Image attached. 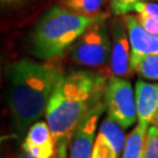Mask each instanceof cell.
<instances>
[{
  "instance_id": "cell-13",
  "label": "cell",
  "mask_w": 158,
  "mask_h": 158,
  "mask_svg": "<svg viewBox=\"0 0 158 158\" xmlns=\"http://www.w3.org/2000/svg\"><path fill=\"white\" fill-rule=\"evenodd\" d=\"M147 132V129H143L139 125H136L135 129L127 137L124 151L121 158H143Z\"/></svg>"
},
{
  "instance_id": "cell-20",
  "label": "cell",
  "mask_w": 158,
  "mask_h": 158,
  "mask_svg": "<svg viewBox=\"0 0 158 158\" xmlns=\"http://www.w3.org/2000/svg\"><path fill=\"white\" fill-rule=\"evenodd\" d=\"M151 124L155 125V127H158V110H157V113H156V115H155V117H153Z\"/></svg>"
},
{
  "instance_id": "cell-7",
  "label": "cell",
  "mask_w": 158,
  "mask_h": 158,
  "mask_svg": "<svg viewBox=\"0 0 158 158\" xmlns=\"http://www.w3.org/2000/svg\"><path fill=\"white\" fill-rule=\"evenodd\" d=\"M131 46L128 28L123 18L116 19L111 26V55L109 62L110 77L129 80L132 76Z\"/></svg>"
},
{
  "instance_id": "cell-2",
  "label": "cell",
  "mask_w": 158,
  "mask_h": 158,
  "mask_svg": "<svg viewBox=\"0 0 158 158\" xmlns=\"http://www.w3.org/2000/svg\"><path fill=\"white\" fill-rule=\"evenodd\" d=\"M106 76L88 70H74L63 75L46 109V122L51 128L56 158H67L70 138L81 119L103 98Z\"/></svg>"
},
{
  "instance_id": "cell-3",
  "label": "cell",
  "mask_w": 158,
  "mask_h": 158,
  "mask_svg": "<svg viewBox=\"0 0 158 158\" xmlns=\"http://www.w3.org/2000/svg\"><path fill=\"white\" fill-rule=\"evenodd\" d=\"M107 14L82 15L64 7L53 6L44 14L32 35V48L36 57L51 60L60 56L95 23L104 21Z\"/></svg>"
},
{
  "instance_id": "cell-1",
  "label": "cell",
  "mask_w": 158,
  "mask_h": 158,
  "mask_svg": "<svg viewBox=\"0 0 158 158\" xmlns=\"http://www.w3.org/2000/svg\"><path fill=\"white\" fill-rule=\"evenodd\" d=\"M62 77V69L55 63L31 59H20L11 63L7 69L6 101L15 135H23L46 113L48 102Z\"/></svg>"
},
{
  "instance_id": "cell-9",
  "label": "cell",
  "mask_w": 158,
  "mask_h": 158,
  "mask_svg": "<svg viewBox=\"0 0 158 158\" xmlns=\"http://www.w3.org/2000/svg\"><path fill=\"white\" fill-rule=\"evenodd\" d=\"M131 46V68L135 72L142 59L158 53V35L148 33L141 26L136 15H123Z\"/></svg>"
},
{
  "instance_id": "cell-10",
  "label": "cell",
  "mask_w": 158,
  "mask_h": 158,
  "mask_svg": "<svg viewBox=\"0 0 158 158\" xmlns=\"http://www.w3.org/2000/svg\"><path fill=\"white\" fill-rule=\"evenodd\" d=\"M23 150L35 158H56L55 139L47 122L38 121L29 128Z\"/></svg>"
},
{
  "instance_id": "cell-18",
  "label": "cell",
  "mask_w": 158,
  "mask_h": 158,
  "mask_svg": "<svg viewBox=\"0 0 158 158\" xmlns=\"http://www.w3.org/2000/svg\"><path fill=\"white\" fill-rule=\"evenodd\" d=\"M137 19L141 23V26L147 31L148 33L152 35H158V19L147 14H139L137 15Z\"/></svg>"
},
{
  "instance_id": "cell-17",
  "label": "cell",
  "mask_w": 158,
  "mask_h": 158,
  "mask_svg": "<svg viewBox=\"0 0 158 158\" xmlns=\"http://www.w3.org/2000/svg\"><path fill=\"white\" fill-rule=\"evenodd\" d=\"M139 0H111L110 10L116 15H127L132 12V7Z\"/></svg>"
},
{
  "instance_id": "cell-4",
  "label": "cell",
  "mask_w": 158,
  "mask_h": 158,
  "mask_svg": "<svg viewBox=\"0 0 158 158\" xmlns=\"http://www.w3.org/2000/svg\"><path fill=\"white\" fill-rule=\"evenodd\" d=\"M111 36L106 20L88 28L72 46L70 56L75 63L85 68H103L110 62Z\"/></svg>"
},
{
  "instance_id": "cell-14",
  "label": "cell",
  "mask_w": 158,
  "mask_h": 158,
  "mask_svg": "<svg viewBox=\"0 0 158 158\" xmlns=\"http://www.w3.org/2000/svg\"><path fill=\"white\" fill-rule=\"evenodd\" d=\"M135 72L142 79L158 81V53L142 59L137 64Z\"/></svg>"
},
{
  "instance_id": "cell-16",
  "label": "cell",
  "mask_w": 158,
  "mask_h": 158,
  "mask_svg": "<svg viewBox=\"0 0 158 158\" xmlns=\"http://www.w3.org/2000/svg\"><path fill=\"white\" fill-rule=\"evenodd\" d=\"M132 12H137L139 14H147V15L158 19V4L155 1L139 0L134 5Z\"/></svg>"
},
{
  "instance_id": "cell-11",
  "label": "cell",
  "mask_w": 158,
  "mask_h": 158,
  "mask_svg": "<svg viewBox=\"0 0 158 158\" xmlns=\"http://www.w3.org/2000/svg\"><path fill=\"white\" fill-rule=\"evenodd\" d=\"M137 125L149 129L158 110V83L138 80L135 85Z\"/></svg>"
},
{
  "instance_id": "cell-6",
  "label": "cell",
  "mask_w": 158,
  "mask_h": 158,
  "mask_svg": "<svg viewBox=\"0 0 158 158\" xmlns=\"http://www.w3.org/2000/svg\"><path fill=\"white\" fill-rule=\"evenodd\" d=\"M106 110L102 98L87 113L75 129L68 148V158H93L98 121Z\"/></svg>"
},
{
  "instance_id": "cell-21",
  "label": "cell",
  "mask_w": 158,
  "mask_h": 158,
  "mask_svg": "<svg viewBox=\"0 0 158 158\" xmlns=\"http://www.w3.org/2000/svg\"><path fill=\"white\" fill-rule=\"evenodd\" d=\"M20 0H1L2 4H13V2H18Z\"/></svg>"
},
{
  "instance_id": "cell-19",
  "label": "cell",
  "mask_w": 158,
  "mask_h": 158,
  "mask_svg": "<svg viewBox=\"0 0 158 158\" xmlns=\"http://www.w3.org/2000/svg\"><path fill=\"white\" fill-rule=\"evenodd\" d=\"M15 158H35V157H33L32 155H29V153L26 152V151H23V152L19 153V155H18Z\"/></svg>"
},
{
  "instance_id": "cell-8",
  "label": "cell",
  "mask_w": 158,
  "mask_h": 158,
  "mask_svg": "<svg viewBox=\"0 0 158 158\" xmlns=\"http://www.w3.org/2000/svg\"><path fill=\"white\" fill-rule=\"evenodd\" d=\"M124 128L107 116L97 130L93 158H121L125 147Z\"/></svg>"
},
{
  "instance_id": "cell-5",
  "label": "cell",
  "mask_w": 158,
  "mask_h": 158,
  "mask_svg": "<svg viewBox=\"0 0 158 158\" xmlns=\"http://www.w3.org/2000/svg\"><path fill=\"white\" fill-rule=\"evenodd\" d=\"M103 101L108 116L124 129L137 122L136 93L129 80L109 77L104 88Z\"/></svg>"
},
{
  "instance_id": "cell-12",
  "label": "cell",
  "mask_w": 158,
  "mask_h": 158,
  "mask_svg": "<svg viewBox=\"0 0 158 158\" xmlns=\"http://www.w3.org/2000/svg\"><path fill=\"white\" fill-rule=\"evenodd\" d=\"M62 7L82 15H102L107 14L104 8L108 0H60Z\"/></svg>"
},
{
  "instance_id": "cell-15",
  "label": "cell",
  "mask_w": 158,
  "mask_h": 158,
  "mask_svg": "<svg viewBox=\"0 0 158 158\" xmlns=\"http://www.w3.org/2000/svg\"><path fill=\"white\" fill-rule=\"evenodd\" d=\"M143 158H158V127L152 124L148 129Z\"/></svg>"
}]
</instances>
